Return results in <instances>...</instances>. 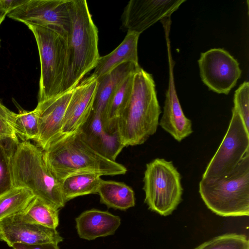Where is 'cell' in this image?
<instances>
[{
	"instance_id": "6da1fadb",
	"label": "cell",
	"mask_w": 249,
	"mask_h": 249,
	"mask_svg": "<svg viewBox=\"0 0 249 249\" xmlns=\"http://www.w3.org/2000/svg\"><path fill=\"white\" fill-rule=\"evenodd\" d=\"M45 162L60 181L72 174L88 172L102 176L124 175L126 168L95 151L81 129L61 135L43 150Z\"/></svg>"
},
{
	"instance_id": "7a4b0ae2",
	"label": "cell",
	"mask_w": 249,
	"mask_h": 249,
	"mask_svg": "<svg viewBox=\"0 0 249 249\" xmlns=\"http://www.w3.org/2000/svg\"><path fill=\"white\" fill-rule=\"evenodd\" d=\"M133 77L131 97L116 124L125 147L142 144L154 134L161 112L152 75L140 67Z\"/></svg>"
},
{
	"instance_id": "3957f363",
	"label": "cell",
	"mask_w": 249,
	"mask_h": 249,
	"mask_svg": "<svg viewBox=\"0 0 249 249\" xmlns=\"http://www.w3.org/2000/svg\"><path fill=\"white\" fill-rule=\"evenodd\" d=\"M27 26L34 35L40 58L38 102L72 89L67 37L49 27L31 24Z\"/></svg>"
},
{
	"instance_id": "277c9868",
	"label": "cell",
	"mask_w": 249,
	"mask_h": 249,
	"mask_svg": "<svg viewBox=\"0 0 249 249\" xmlns=\"http://www.w3.org/2000/svg\"><path fill=\"white\" fill-rule=\"evenodd\" d=\"M12 171L14 187L26 188L35 196L59 210L66 203L61 181L51 171L43 150L29 141L19 142L14 157Z\"/></svg>"
},
{
	"instance_id": "5b68a950",
	"label": "cell",
	"mask_w": 249,
	"mask_h": 249,
	"mask_svg": "<svg viewBox=\"0 0 249 249\" xmlns=\"http://www.w3.org/2000/svg\"><path fill=\"white\" fill-rule=\"evenodd\" d=\"M199 193L206 206L224 217L249 214V154L228 174L199 183Z\"/></svg>"
},
{
	"instance_id": "8992f818",
	"label": "cell",
	"mask_w": 249,
	"mask_h": 249,
	"mask_svg": "<svg viewBox=\"0 0 249 249\" xmlns=\"http://www.w3.org/2000/svg\"><path fill=\"white\" fill-rule=\"evenodd\" d=\"M71 28L67 36L71 87L75 88L94 69L100 57L98 30L86 0H70Z\"/></svg>"
},
{
	"instance_id": "52a82bcc",
	"label": "cell",
	"mask_w": 249,
	"mask_h": 249,
	"mask_svg": "<svg viewBox=\"0 0 249 249\" xmlns=\"http://www.w3.org/2000/svg\"><path fill=\"white\" fill-rule=\"evenodd\" d=\"M143 183L144 202L161 215L171 214L182 200L181 176L171 161L157 158L148 163Z\"/></svg>"
},
{
	"instance_id": "ba28073f",
	"label": "cell",
	"mask_w": 249,
	"mask_h": 249,
	"mask_svg": "<svg viewBox=\"0 0 249 249\" xmlns=\"http://www.w3.org/2000/svg\"><path fill=\"white\" fill-rule=\"evenodd\" d=\"M249 154V130L233 107L232 116L223 140L207 165L202 180L218 178L232 171Z\"/></svg>"
},
{
	"instance_id": "9c48e42d",
	"label": "cell",
	"mask_w": 249,
	"mask_h": 249,
	"mask_svg": "<svg viewBox=\"0 0 249 249\" xmlns=\"http://www.w3.org/2000/svg\"><path fill=\"white\" fill-rule=\"evenodd\" d=\"M70 0H26L7 16L26 25L49 27L67 38L71 28Z\"/></svg>"
},
{
	"instance_id": "30bf717a",
	"label": "cell",
	"mask_w": 249,
	"mask_h": 249,
	"mask_svg": "<svg viewBox=\"0 0 249 249\" xmlns=\"http://www.w3.org/2000/svg\"><path fill=\"white\" fill-rule=\"evenodd\" d=\"M198 63L202 82L219 94H228L242 72L238 61L223 49H212L201 53Z\"/></svg>"
},
{
	"instance_id": "8fae6325",
	"label": "cell",
	"mask_w": 249,
	"mask_h": 249,
	"mask_svg": "<svg viewBox=\"0 0 249 249\" xmlns=\"http://www.w3.org/2000/svg\"><path fill=\"white\" fill-rule=\"evenodd\" d=\"M185 0H131L122 16L127 31L141 34L159 20L170 18Z\"/></svg>"
},
{
	"instance_id": "7c38bea8",
	"label": "cell",
	"mask_w": 249,
	"mask_h": 249,
	"mask_svg": "<svg viewBox=\"0 0 249 249\" xmlns=\"http://www.w3.org/2000/svg\"><path fill=\"white\" fill-rule=\"evenodd\" d=\"M0 240L12 247L15 243L58 244L63 238L56 229L24 221L15 214L0 220Z\"/></svg>"
},
{
	"instance_id": "4fadbf2b",
	"label": "cell",
	"mask_w": 249,
	"mask_h": 249,
	"mask_svg": "<svg viewBox=\"0 0 249 249\" xmlns=\"http://www.w3.org/2000/svg\"><path fill=\"white\" fill-rule=\"evenodd\" d=\"M73 89L38 102L35 109L38 113L39 131L36 142L43 150L61 135L64 118Z\"/></svg>"
},
{
	"instance_id": "5bb4252c",
	"label": "cell",
	"mask_w": 249,
	"mask_h": 249,
	"mask_svg": "<svg viewBox=\"0 0 249 249\" xmlns=\"http://www.w3.org/2000/svg\"><path fill=\"white\" fill-rule=\"evenodd\" d=\"M169 62V83L165 94L163 113L159 125L178 142L193 132L191 121L186 117L178 98L174 78V62L170 51V41L166 38Z\"/></svg>"
},
{
	"instance_id": "9a60e30c",
	"label": "cell",
	"mask_w": 249,
	"mask_h": 249,
	"mask_svg": "<svg viewBox=\"0 0 249 249\" xmlns=\"http://www.w3.org/2000/svg\"><path fill=\"white\" fill-rule=\"evenodd\" d=\"M97 79L91 75L73 89L64 118L61 135L80 129L92 110L97 88Z\"/></svg>"
},
{
	"instance_id": "2e32d148",
	"label": "cell",
	"mask_w": 249,
	"mask_h": 249,
	"mask_svg": "<svg viewBox=\"0 0 249 249\" xmlns=\"http://www.w3.org/2000/svg\"><path fill=\"white\" fill-rule=\"evenodd\" d=\"M75 222L79 236L92 240L114 234L121 224V218L107 211L93 209L83 212Z\"/></svg>"
},
{
	"instance_id": "e0dca14e",
	"label": "cell",
	"mask_w": 249,
	"mask_h": 249,
	"mask_svg": "<svg viewBox=\"0 0 249 249\" xmlns=\"http://www.w3.org/2000/svg\"><path fill=\"white\" fill-rule=\"evenodd\" d=\"M140 34L127 31L123 41L110 53L100 56L91 74L97 80L126 62L138 64V43Z\"/></svg>"
},
{
	"instance_id": "ac0fdd59",
	"label": "cell",
	"mask_w": 249,
	"mask_h": 249,
	"mask_svg": "<svg viewBox=\"0 0 249 249\" xmlns=\"http://www.w3.org/2000/svg\"><path fill=\"white\" fill-rule=\"evenodd\" d=\"M140 67L139 63L126 62L98 79L92 111L103 118L112 95L122 82Z\"/></svg>"
},
{
	"instance_id": "d6986e66",
	"label": "cell",
	"mask_w": 249,
	"mask_h": 249,
	"mask_svg": "<svg viewBox=\"0 0 249 249\" xmlns=\"http://www.w3.org/2000/svg\"><path fill=\"white\" fill-rule=\"evenodd\" d=\"M97 194L100 202L108 208L125 211L135 204L133 190L124 182L102 179Z\"/></svg>"
},
{
	"instance_id": "ffe728a7",
	"label": "cell",
	"mask_w": 249,
	"mask_h": 249,
	"mask_svg": "<svg viewBox=\"0 0 249 249\" xmlns=\"http://www.w3.org/2000/svg\"><path fill=\"white\" fill-rule=\"evenodd\" d=\"M93 172H82L71 174L61 180V191L65 202L75 197L97 194L102 179Z\"/></svg>"
},
{
	"instance_id": "44dd1931",
	"label": "cell",
	"mask_w": 249,
	"mask_h": 249,
	"mask_svg": "<svg viewBox=\"0 0 249 249\" xmlns=\"http://www.w3.org/2000/svg\"><path fill=\"white\" fill-rule=\"evenodd\" d=\"M135 72L130 74L122 82L108 102L102 118L104 129L107 132L112 133L117 130V119L132 94Z\"/></svg>"
},
{
	"instance_id": "7402d4cb",
	"label": "cell",
	"mask_w": 249,
	"mask_h": 249,
	"mask_svg": "<svg viewBox=\"0 0 249 249\" xmlns=\"http://www.w3.org/2000/svg\"><path fill=\"white\" fill-rule=\"evenodd\" d=\"M19 143L18 136H0V196L14 187L12 165Z\"/></svg>"
},
{
	"instance_id": "603a6c76",
	"label": "cell",
	"mask_w": 249,
	"mask_h": 249,
	"mask_svg": "<svg viewBox=\"0 0 249 249\" xmlns=\"http://www.w3.org/2000/svg\"><path fill=\"white\" fill-rule=\"evenodd\" d=\"M59 210L35 197L21 212L17 213L22 220L56 229L59 224Z\"/></svg>"
},
{
	"instance_id": "cb8c5ba5",
	"label": "cell",
	"mask_w": 249,
	"mask_h": 249,
	"mask_svg": "<svg viewBox=\"0 0 249 249\" xmlns=\"http://www.w3.org/2000/svg\"><path fill=\"white\" fill-rule=\"evenodd\" d=\"M35 197L31 190L21 187H14L0 196V220L21 212Z\"/></svg>"
},
{
	"instance_id": "d4e9b609",
	"label": "cell",
	"mask_w": 249,
	"mask_h": 249,
	"mask_svg": "<svg viewBox=\"0 0 249 249\" xmlns=\"http://www.w3.org/2000/svg\"><path fill=\"white\" fill-rule=\"evenodd\" d=\"M16 134L22 141L32 140L36 141L38 135V117L36 109L28 111L20 110L16 114L12 124Z\"/></svg>"
},
{
	"instance_id": "484cf974",
	"label": "cell",
	"mask_w": 249,
	"mask_h": 249,
	"mask_svg": "<svg viewBox=\"0 0 249 249\" xmlns=\"http://www.w3.org/2000/svg\"><path fill=\"white\" fill-rule=\"evenodd\" d=\"M88 142L102 156L114 161H116L117 156L125 147L117 130L112 133L105 131L100 136Z\"/></svg>"
},
{
	"instance_id": "4316f807",
	"label": "cell",
	"mask_w": 249,
	"mask_h": 249,
	"mask_svg": "<svg viewBox=\"0 0 249 249\" xmlns=\"http://www.w3.org/2000/svg\"><path fill=\"white\" fill-rule=\"evenodd\" d=\"M194 249H249V241L244 234L227 233L213 238Z\"/></svg>"
},
{
	"instance_id": "83f0119b",
	"label": "cell",
	"mask_w": 249,
	"mask_h": 249,
	"mask_svg": "<svg viewBox=\"0 0 249 249\" xmlns=\"http://www.w3.org/2000/svg\"><path fill=\"white\" fill-rule=\"evenodd\" d=\"M233 107L243 120L249 130V83L244 82L235 91Z\"/></svg>"
},
{
	"instance_id": "f1b7e54d",
	"label": "cell",
	"mask_w": 249,
	"mask_h": 249,
	"mask_svg": "<svg viewBox=\"0 0 249 249\" xmlns=\"http://www.w3.org/2000/svg\"><path fill=\"white\" fill-rule=\"evenodd\" d=\"M80 129L87 141H92L105 131L102 116L92 111Z\"/></svg>"
},
{
	"instance_id": "f546056e",
	"label": "cell",
	"mask_w": 249,
	"mask_h": 249,
	"mask_svg": "<svg viewBox=\"0 0 249 249\" xmlns=\"http://www.w3.org/2000/svg\"><path fill=\"white\" fill-rule=\"evenodd\" d=\"M16 115L0 101V136H17L12 127Z\"/></svg>"
},
{
	"instance_id": "4dcf8cb0",
	"label": "cell",
	"mask_w": 249,
	"mask_h": 249,
	"mask_svg": "<svg viewBox=\"0 0 249 249\" xmlns=\"http://www.w3.org/2000/svg\"><path fill=\"white\" fill-rule=\"evenodd\" d=\"M12 248L13 249H59L58 244L53 243L37 244L15 243Z\"/></svg>"
},
{
	"instance_id": "1f68e13d",
	"label": "cell",
	"mask_w": 249,
	"mask_h": 249,
	"mask_svg": "<svg viewBox=\"0 0 249 249\" xmlns=\"http://www.w3.org/2000/svg\"><path fill=\"white\" fill-rule=\"evenodd\" d=\"M26 0H0V10L7 14L23 4Z\"/></svg>"
},
{
	"instance_id": "d6a6232c",
	"label": "cell",
	"mask_w": 249,
	"mask_h": 249,
	"mask_svg": "<svg viewBox=\"0 0 249 249\" xmlns=\"http://www.w3.org/2000/svg\"><path fill=\"white\" fill-rule=\"evenodd\" d=\"M7 16V13L0 10V25L1 22L3 21L5 18V17Z\"/></svg>"
},
{
	"instance_id": "836d02e7",
	"label": "cell",
	"mask_w": 249,
	"mask_h": 249,
	"mask_svg": "<svg viewBox=\"0 0 249 249\" xmlns=\"http://www.w3.org/2000/svg\"></svg>"
}]
</instances>
